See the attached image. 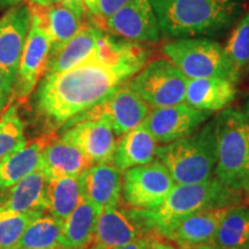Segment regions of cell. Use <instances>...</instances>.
Here are the masks:
<instances>
[{
    "label": "cell",
    "mask_w": 249,
    "mask_h": 249,
    "mask_svg": "<svg viewBox=\"0 0 249 249\" xmlns=\"http://www.w3.org/2000/svg\"><path fill=\"white\" fill-rule=\"evenodd\" d=\"M133 76L129 71L107 66L93 55L71 70L45 74L36 92L37 111L49 123L66 124Z\"/></svg>",
    "instance_id": "6da1fadb"
},
{
    "label": "cell",
    "mask_w": 249,
    "mask_h": 249,
    "mask_svg": "<svg viewBox=\"0 0 249 249\" xmlns=\"http://www.w3.org/2000/svg\"><path fill=\"white\" fill-rule=\"evenodd\" d=\"M160 33L167 37L191 38L229 29L241 14L235 0H149Z\"/></svg>",
    "instance_id": "7a4b0ae2"
},
{
    "label": "cell",
    "mask_w": 249,
    "mask_h": 249,
    "mask_svg": "<svg viewBox=\"0 0 249 249\" xmlns=\"http://www.w3.org/2000/svg\"><path fill=\"white\" fill-rule=\"evenodd\" d=\"M156 157L164 164L176 185L213 179L217 160L216 120L187 138L158 147Z\"/></svg>",
    "instance_id": "3957f363"
},
{
    "label": "cell",
    "mask_w": 249,
    "mask_h": 249,
    "mask_svg": "<svg viewBox=\"0 0 249 249\" xmlns=\"http://www.w3.org/2000/svg\"><path fill=\"white\" fill-rule=\"evenodd\" d=\"M216 120L214 178L233 192L249 191V124L242 111L229 107Z\"/></svg>",
    "instance_id": "277c9868"
},
{
    "label": "cell",
    "mask_w": 249,
    "mask_h": 249,
    "mask_svg": "<svg viewBox=\"0 0 249 249\" xmlns=\"http://www.w3.org/2000/svg\"><path fill=\"white\" fill-rule=\"evenodd\" d=\"M236 194L219 180L213 178L200 183L176 185L160 207L142 210L152 231L160 233L171 224L189 214L231 207L236 201Z\"/></svg>",
    "instance_id": "5b68a950"
},
{
    "label": "cell",
    "mask_w": 249,
    "mask_h": 249,
    "mask_svg": "<svg viewBox=\"0 0 249 249\" xmlns=\"http://www.w3.org/2000/svg\"><path fill=\"white\" fill-rule=\"evenodd\" d=\"M164 54L187 79L222 77L236 82L238 74L219 43L208 38H180L167 43Z\"/></svg>",
    "instance_id": "8992f818"
},
{
    "label": "cell",
    "mask_w": 249,
    "mask_h": 249,
    "mask_svg": "<svg viewBox=\"0 0 249 249\" xmlns=\"http://www.w3.org/2000/svg\"><path fill=\"white\" fill-rule=\"evenodd\" d=\"M187 82L188 79L169 59L150 61L127 81L130 88L154 110L185 102Z\"/></svg>",
    "instance_id": "52a82bcc"
},
{
    "label": "cell",
    "mask_w": 249,
    "mask_h": 249,
    "mask_svg": "<svg viewBox=\"0 0 249 249\" xmlns=\"http://www.w3.org/2000/svg\"><path fill=\"white\" fill-rule=\"evenodd\" d=\"M150 107L124 82L102 102L68 121L65 127L82 120H98L107 124L117 136L124 135L144 121Z\"/></svg>",
    "instance_id": "ba28073f"
},
{
    "label": "cell",
    "mask_w": 249,
    "mask_h": 249,
    "mask_svg": "<svg viewBox=\"0 0 249 249\" xmlns=\"http://www.w3.org/2000/svg\"><path fill=\"white\" fill-rule=\"evenodd\" d=\"M176 182L160 160L124 171L121 193L126 204L134 209H156L163 203Z\"/></svg>",
    "instance_id": "9c48e42d"
},
{
    "label": "cell",
    "mask_w": 249,
    "mask_h": 249,
    "mask_svg": "<svg viewBox=\"0 0 249 249\" xmlns=\"http://www.w3.org/2000/svg\"><path fill=\"white\" fill-rule=\"evenodd\" d=\"M152 232L142 209H123L118 205L103 209L93 236V249H113L147 238Z\"/></svg>",
    "instance_id": "30bf717a"
},
{
    "label": "cell",
    "mask_w": 249,
    "mask_h": 249,
    "mask_svg": "<svg viewBox=\"0 0 249 249\" xmlns=\"http://www.w3.org/2000/svg\"><path fill=\"white\" fill-rule=\"evenodd\" d=\"M50 54L51 43L48 34L39 21L31 15L30 29L18 65L12 99L24 101L29 97L40 77L45 75Z\"/></svg>",
    "instance_id": "8fae6325"
},
{
    "label": "cell",
    "mask_w": 249,
    "mask_h": 249,
    "mask_svg": "<svg viewBox=\"0 0 249 249\" xmlns=\"http://www.w3.org/2000/svg\"><path fill=\"white\" fill-rule=\"evenodd\" d=\"M211 112L197 110L186 103L173 107L155 108L143 121V124L152 134L157 143L174 142L195 133Z\"/></svg>",
    "instance_id": "7c38bea8"
},
{
    "label": "cell",
    "mask_w": 249,
    "mask_h": 249,
    "mask_svg": "<svg viewBox=\"0 0 249 249\" xmlns=\"http://www.w3.org/2000/svg\"><path fill=\"white\" fill-rule=\"evenodd\" d=\"M31 24L28 4H17L0 20V71L15 85L17 74Z\"/></svg>",
    "instance_id": "4fadbf2b"
},
{
    "label": "cell",
    "mask_w": 249,
    "mask_h": 249,
    "mask_svg": "<svg viewBox=\"0 0 249 249\" xmlns=\"http://www.w3.org/2000/svg\"><path fill=\"white\" fill-rule=\"evenodd\" d=\"M104 31L136 43L160 39L157 18L149 0H129L105 21Z\"/></svg>",
    "instance_id": "5bb4252c"
},
{
    "label": "cell",
    "mask_w": 249,
    "mask_h": 249,
    "mask_svg": "<svg viewBox=\"0 0 249 249\" xmlns=\"http://www.w3.org/2000/svg\"><path fill=\"white\" fill-rule=\"evenodd\" d=\"M61 140L76 145L93 165L111 163L116 150V134L107 124L98 120L77 121L65 127Z\"/></svg>",
    "instance_id": "9a60e30c"
},
{
    "label": "cell",
    "mask_w": 249,
    "mask_h": 249,
    "mask_svg": "<svg viewBox=\"0 0 249 249\" xmlns=\"http://www.w3.org/2000/svg\"><path fill=\"white\" fill-rule=\"evenodd\" d=\"M227 208L204 210L189 214L171 224L160 234L182 249H196L202 246L213 245L217 229Z\"/></svg>",
    "instance_id": "2e32d148"
},
{
    "label": "cell",
    "mask_w": 249,
    "mask_h": 249,
    "mask_svg": "<svg viewBox=\"0 0 249 249\" xmlns=\"http://www.w3.org/2000/svg\"><path fill=\"white\" fill-rule=\"evenodd\" d=\"M31 15L35 17L48 34L51 43V57L73 38L86 23L85 18L65 5L43 6L29 4Z\"/></svg>",
    "instance_id": "e0dca14e"
},
{
    "label": "cell",
    "mask_w": 249,
    "mask_h": 249,
    "mask_svg": "<svg viewBox=\"0 0 249 249\" xmlns=\"http://www.w3.org/2000/svg\"><path fill=\"white\" fill-rule=\"evenodd\" d=\"M121 173L113 164L92 165L80 176L83 197L102 210L116 207L121 196Z\"/></svg>",
    "instance_id": "ac0fdd59"
},
{
    "label": "cell",
    "mask_w": 249,
    "mask_h": 249,
    "mask_svg": "<svg viewBox=\"0 0 249 249\" xmlns=\"http://www.w3.org/2000/svg\"><path fill=\"white\" fill-rule=\"evenodd\" d=\"M46 183L48 178L40 170L29 174L6 189V195L1 194L0 209L18 213L44 214L48 211Z\"/></svg>",
    "instance_id": "d6986e66"
},
{
    "label": "cell",
    "mask_w": 249,
    "mask_h": 249,
    "mask_svg": "<svg viewBox=\"0 0 249 249\" xmlns=\"http://www.w3.org/2000/svg\"><path fill=\"white\" fill-rule=\"evenodd\" d=\"M92 165V161L76 145L54 138L43 151L39 170L48 179L80 177Z\"/></svg>",
    "instance_id": "ffe728a7"
},
{
    "label": "cell",
    "mask_w": 249,
    "mask_h": 249,
    "mask_svg": "<svg viewBox=\"0 0 249 249\" xmlns=\"http://www.w3.org/2000/svg\"><path fill=\"white\" fill-rule=\"evenodd\" d=\"M235 82L222 77L189 79L185 101L197 110L213 112L224 110L235 98Z\"/></svg>",
    "instance_id": "44dd1931"
},
{
    "label": "cell",
    "mask_w": 249,
    "mask_h": 249,
    "mask_svg": "<svg viewBox=\"0 0 249 249\" xmlns=\"http://www.w3.org/2000/svg\"><path fill=\"white\" fill-rule=\"evenodd\" d=\"M157 148V141L141 124L121 135L117 141L111 163L120 172H124L132 167L151 163L156 157Z\"/></svg>",
    "instance_id": "7402d4cb"
},
{
    "label": "cell",
    "mask_w": 249,
    "mask_h": 249,
    "mask_svg": "<svg viewBox=\"0 0 249 249\" xmlns=\"http://www.w3.org/2000/svg\"><path fill=\"white\" fill-rule=\"evenodd\" d=\"M104 33L92 22H86L79 33L62 48L52 54L45 74L60 73L77 66L96 53L99 36Z\"/></svg>",
    "instance_id": "603a6c76"
},
{
    "label": "cell",
    "mask_w": 249,
    "mask_h": 249,
    "mask_svg": "<svg viewBox=\"0 0 249 249\" xmlns=\"http://www.w3.org/2000/svg\"><path fill=\"white\" fill-rule=\"evenodd\" d=\"M95 57L107 66L129 71L136 75L144 67L149 52L136 42L117 39L103 33L98 38Z\"/></svg>",
    "instance_id": "cb8c5ba5"
},
{
    "label": "cell",
    "mask_w": 249,
    "mask_h": 249,
    "mask_svg": "<svg viewBox=\"0 0 249 249\" xmlns=\"http://www.w3.org/2000/svg\"><path fill=\"white\" fill-rule=\"evenodd\" d=\"M52 139V134L42 136L0 160V181L4 191L40 169L42 154Z\"/></svg>",
    "instance_id": "d4e9b609"
},
{
    "label": "cell",
    "mask_w": 249,
    "mask_h": 249,
    "mask_svg": "<svg viewBox=\"0 0 249 249\" xmlns=\"http://www.w3.org/2000/svg\"><path fill=\"white\" fill-rule=\"evenodd\" d=\"M102 209L85 197L64 222L62 249H86L93 241Z\"/></svg>",
    "instance_id": "484cf974"
},
{
    "label": "cell",
    "mask_w": 249,
    "mask_h": 249,
    "mask_svg": "<svg viewBox=\"0 0 249 249\" xmlns=\"http://www.w3.org/2000/svg\"><path fill=\"white\" fill-rule=\"evenodd\" d=\"M80 177L50 178L46 183L48 213L52 217L65 222L82 201Z\"/></svg>",
    "instance_id": "4316f807"
},
{
    "label": "cell",
    "mask_w": 249,
    "mask_h": 249,
    "mask_svg": "<svg viewBox=\"0 0 249 249\" xmlns=\"http://www.w3.org/2000/svg\"><path fill=\"white\" fill-rule=\"evenodd\" d=\"M64 222L49 216H40L24 231L17 249H62Z\"/></svg>",
    "instance_id": "83f0119b"
},
{
    "label": "cell",
    "mask_w": 249,
    "mask_h": 249,
    "mask_svg": "<svg viewBox=\"0 0 249 249\" xmlns=\"http://www.w3.org/2000/svg\"><path fill=\"white\" fill-rule=\"evenodd\" d=\"M249 240V207H229L220 220L213 245L222 248L244 249Z\"/></svg>",
    "instance_id": "f1b7e54d"
},
{
    "label": "cell",
    "mask_w": 249,
    "mask_h": 249,
    "mask_svg": "<svg viewBox=\"0 0 249 249\" xmlns=\"http://www.w3.org/2000/svg\"><path fill=\"white\" fill-rule=\"evenodd\" d=\"M26 124L18 113L17 105L6 107L0 117V160L27 144Z\"/></svg>",
    "instance_id": "f546056e"
},
{
    "label": "cell",
    "mask_w": 249,
    "mask_h": 249,
    "mask_svg": "<svg viewBox=\"0 0 249 249\" xmlns=\"http://www.w3.org/2000/svg\"><path fill=\"white\" fill-rule=\"evenodd\" d=\"M224 51L235 73L240 76L241 71L249 67V12L235 26Z\"/></svg>",
    "instance_id": "4dcf8cb0"
},
{
    "label": "cell",
    "mask_w": 249,
    "mask_h": 249,
    "mask_svg": "<svg viewBox=\"0 0 249 249\" xmlns=\"http://www.w3.org/2000/svg\"><path fill=\"white\" fill-rule=\"evenodd\" d=\"M40 216L0 209V249H17L27 227Z\"/></svg>",
    "instance_id": "1f68e13d"
},
{
    "label": "cell",
    "mask_w": 249,
    "mask_h": 249,
    "mask_svg": "<svg viewBox=\"0 0 249 249\" xmlns=\"http://www.w3.org/2000/svg\"><path fill=\"white\" fill-rule=\"evenodd\" d=\"M128 1L129 0H97V14L95 18H91V22L104 31L105 21Z\"/></svg>",
    "instance_id": "d6a6232c"
},
{
    "label": "cell",
    "mask_w": 249,
    "mask_h": 249,
    "mask_svg": "<svg viewBox=\"0 0 249 249\" xmlns=\"http://www.w3.org/2000/svg\"><path fill=\"white\" fill-rule=\"evenodd\" d=\"M27 2H29V4H38L43 6L60 4L68 6V7L73 9V11H75L76 13L83 18H86L87 15H88V11H87L83 0H27Z\"/></svg>",
    "instance_id": "836d02e7"
},
{
    "label": "cell",
    "mask_w": 249,
    "mask_h": 249,
    "mask_svg": "<svg viewBox=\"0 0 249 249\" xmlns=\"http://www.w3.org/2000/svg\"><path fill=\"white\" fill-rule=\"evenodd\" d=\"M13 90L14 86L0 71V112L8 107V102L13 97Z\"/></svg>",
    "instance_id": "e575fe53"
},
{
    "label": "cell",
    "mask_w": 249,
    "mask_h": 249,
    "mask_svg": "<svg viewBox=\"0 0 249 249\" xmlns=\"http://www.w3.org/2000/svg\"><path fill=\"white\" fill-rule=\"evenodd\" d=\"M152 239L150 238H143L140 240L133 241L130 244H127L121 247H117L113 249H152Z\"/></svg>",
    "instance_id": "d590c367"
},
{
    "label": "cell",
    "mask_w": 249,
    "mask_h": 249,
    "mask_svg": "<svg viewBox=\"0 0 249 249\" xmlns=\"http://www.w3.org/2000/svg\"><path fill=\"white\" fill-rule=\"evenodd\" d=\"M83 2L88 11V15H90L91 18H95L97 14V0H83Z\"/></svg>",
    "instance_id": "8d00e7d4"
},
{
    "label": "cell",
    "mask_w": 249,
    "mask_h": 249,
    "mask_svg": "<svg viewBox=\"0 0 249 249\" xmlns=\"http://www.w3.org/2000/svg\"><path fill=\"white\" fill-rule=\"evenodd\" d=\"M152 249H177L172 247V246L164 244V242L157 241V240H152Z\"/></svg>",
    "instance_id": "74e56055"
},
{
    "label": "cell",
    "mask_w": 249,
    "mask_h": 249,
    "mask_svg": "<svg viewBox=\"0 0 249 249\" xmlns=\"http://www.w3.org/2000/svg\"><path fill=\"white\" fill-rule=\"evenodd\" d=\"M242 113H244L246 120H247V123H248V124H249V96L247 97V99H246L245 107H244V111H242Z\"/></svg>",
    "instance_id": "f35d334b"
},
{
    "label": "cell",
    "mask_w": 249,
    "mask_h": 249,
    "mask_svg": "<svg viewBox=\"0 0 249 249\" xmlns=\"http://www.w3.org/2000/svg\"><path fill=\"white\" fill-rule=\"evenodd\" d=\"M23 0H0V6H8V5H17Z\"/></svg>",
    "instance_id": "ab89813d"
},
{
    "label": "cell",
    "mask_w": 249,
    "mask_h": 249,
    "mask_svg": "<svg viewBox=\"0 0 249 249\" xmlns=\"http://www.w3.org/2000/svg\"><path fill=\"white\" fill-rule=\"evenodd\" d=\"M196 249H230V248H222V247H218V246H214V245H208V246H202V247H198Z\"/></svg>",
    "instance_id": "60d3db41"
},
{
    "label": "cell",
    "mask_w": 249,
    "mask_h": 249,
    "mask_svg": "<svg viewBox=\"0 0 249 249\" xmlns=\"http://www.w3.org/2000/svg\"><path fill=\"white\" fill-rule=\"evenodd\" d=\"M2 192H4V188H2V185H1V181H0V196H1Z\"/></svg>",
    "instance_id": "b9f144b4"
},
{
    "label": "cell",
    "mask_w": 249,
    "mask_h": 249,
    "mask_svg": "<svg viewBox=\"0 0 249 249\" xmlns=\"http://www.w3.org/2000/svg\"><path fill=\"white\" fill-rule=\"evenodd\" d=\"M244 249H249V240L247 241V244H246V246H245V248Z\"/></svg>",
    "instance_id": "7bdbcfd3"
},
{
    "label": "cell",
    "mask_w": 249,
    "mask_h": 249,
    "mask_svg": "<svg viewBox=\"0 0 249 249\" xmlns=\"http://www.w3.org/2000/svg\"><path fill=\"white\" fill-rule=\"evenodd\" d=\"M248 71H249V67H248Z\"/></svg>",
    "instance_id": "ee69618b"
},
{
    "label": "cell",
    "mask_w": 249,
    "mask_h": 249,
    "mask_svg": "<svg viewBox=\"0 0 249 249\" xmlns=\"http://www.w3.org/2000/svg\"><path fill=\"white\" fill-rule=\"evenodd\" d=\"M92 249H93V248H92Z\"/></svg>",
    "instance_id": "f6af8a7d"
}]
</instances>
